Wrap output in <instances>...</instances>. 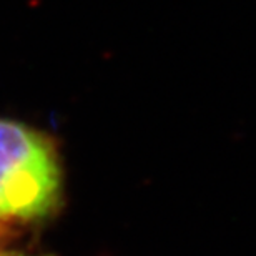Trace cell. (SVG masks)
Returning <instances> with one entry per match:
<instances>
[{"instance_id": "obj_1", "label": "cell", "mask_w": 256, "mask_h": 256, "mask_svg": "<svg viewBox=\"0 0 256 256\" xmlns=\"http://www.w3.org/2000/svg\"><path fill=\"white\" fill-rule=\"evenodd\" d=\"M62 173L54 143L37 130L0 120V222H35L60 203Z\"/></svg>"}, {"instance_id": "obj_2", "label": "cell", "mask_w": 256, "mask_h": 256, "mask_svg": "<svg viewBox=\"0 0 256 256\" xmlns=\"http://www.w3.org/2000/svg\"><path fill=\"white\" fill-rule=\"evenodd\" d=\"M0 256H37V254H32V253H27V252H5L0 246Z\"/></svg>"}, {"instance_id": "obj_3", "label": "cell", "mask_w": 256, "mask_h": 256, "mask_svg": "<svg viewBox=\"0 0 256 256\" xmlns=\"http://www.w3.org/2000/svg\"><path fill=\"white\" fill-rule=\"evenodd\" d=\"M2 243H4V228L0 226V246H2Z\"/></svg>"}]
</instances>
